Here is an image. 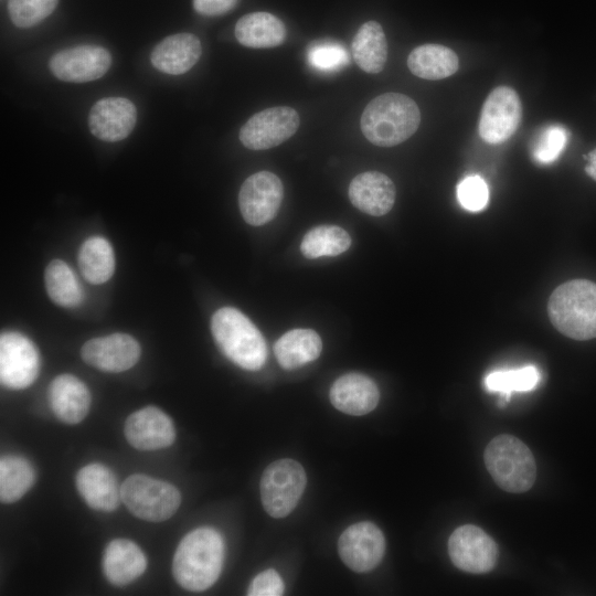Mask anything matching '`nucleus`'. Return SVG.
<instances>
[{
	"mask_svg": "<svg viewBox=\"0 0 596 596\" xmlns=\"http://www.w3.org/2000/svg\"><path fill=\"white\" fill-rule=\"evenodd\" d=\"M47 394L54 415L65 424H78L89 411L91 393L85 383L72 374L56 376L51 382Z\"/></svg>",
	"mask_w": 596,
	"mask_h": 596,
	"instance_id": "aec40b11",
	"label": "nucleus"
},
{
	"mask_svg": "<svg viewBox=\"0 0 596 596\" xmlns=\"http://www.w3.org/2000/svg\"><path fill=\"white\" fill-rule=\"evenodd\" d=\"M421 124L417 104L401 93H384L364 108L360 127L373 145L393 147L412 137Z\"/></svg>",
	"mask_w": 596,
	"mask_h": 596,
	"instance_id": "f03ea898",
	"label": "nucleus"
},
{
	"mask_svg": "<svg viewBox=\"0 0 596 596\" xmlns=\"http://www.w3.org/2000/svg\"><path fill=\"white\" fill-rule=\"evenodd\" d=\"M585 171L592 179L596 181V149L588 153Z\"/></svg>",
	"mask_w": 596,
	"mask_h": 596,
	"instance_id": "58836bf2",
	"label": "nucleus"
},
{
	"mask_svg": "<svg viewBox=\"0 0 596 596\" xmlns=\"http://www.w3.org/2000/svg\"><path fill=\"white\" fill-rule=\"evenodd\" d=\"M338 551L343 563L353 572H369L382 561L385 552V539L374 523L358 522L350 525L340 535Z\"/></svg>",
	"mask_w": 596,
	"mask_h": 596,
	"instance_id": "ddd939ff",
	"label": "nucleus"
},
{
	"mask_svg": "<svg viewBox=\"0 0 596 596\" xmlns=\"http://www.w3.org/2000/svg\"><path fill=\"white\" fill-rule=\"evenodd\" d=\"M448 553L459 570L481 574L494 567L499 552L496 542L482 529L466 524L449 536Z\"/></svg>",
	"mask_w": 596,
	"mask_h": 596,
	"instance_id": "f8f14e48",
	"label": "nucleus"
},
{
	"mask_svg": "<svg viewBox=\"0 0 596 596\" xmlns=\"http://www.w3.org/2000/svg\"><path fill=\"white\" fill-rule=\"evenodd\" d=\"M485 464L494 482L508 492H525L536 478V465L531 450L509 434L499 435L488 444Z\"/></svg>",
	"mask_w": 596,
	"mask_h": 596,
	"instance_id": "39448f33",
	"label": "nucleus"
},
{
	"mask_svg": "<svg viewBox=\"0 0 596 596\" xmlns=\"http://www.w3.org/2000/svg\"><path fill=\"white\" fill-rule=\"evenodd\" d=\"M224 553V541L216 530L202 526L189 532L173 556L174 579L191 592L207 589L221 574Z\"/></svg>",
	"mask_w": 596,
	"mask_h": 596,
	"instance_id": "f257e3e1",
	"label": "nucleus"
},
{
	"mask_svg": "<svg viewBox=\"0 0 596 596\" xmlns=\"http://www.w3.org/2000/svg\"><path fill=\"white\" fill-rule=\"evenodd\" d=\"M202 53L201 42L192 33H177L161 40L152 50V65L169 75H181L191 70Z\"/></svg>",
	"mask_w": 596,
	"mask_h": 596,
	"instance_id": "4be33fe9",
	"label": "nucleus"
},
{
	"mask_svg": "<svg viewBox=\"0 0 596 596\" xmlns=\"http://www.w3.org/2000/svg\"><path fill=\"white\" fill-rule=\"evenodd\" d=\"M121 501L137 518L161 522L179 509L181 494L171 483L147 475H131L120 486Z\"/></svg>",
	"mask_w": 596,
	"mask_h": 596,
	"instance_id": "423d86ee",
	"label": "nucleus"
},
{
	"mask_svg": "<svg viewBox=\"0 0 596 596\" xmlns=\"http://www.w3.org/2000/svg\"><path fill=\"white\" fill-rule=\"evenodd\" d=\"M351 51L362 71L380 73L387 60V42L381 24L376 21L364 22L353 38Z\"/></svg>",
	"mask_w": 596,
	"mask_h": 596,
	"instance_id": "bb28decb",
	"label": "nucleus"
},
{
	"mask_svg": "<svg viewBox=\"0 0 596 596\" xmlns=\"http://www.w3.org/2000/svg\"><path fill=\"white\" fill-rule=\"evenodd\" d=\"M285 585L280 575L268 568L254 577L248 586L249 596H279L284 594Z\"/></svg>",
	"mask_w": 596,
	"mask_h": 596,
	"instance_id": "e433bc0d",
	"label": "nucleus"
},
{
	"mask_svg": "<svg viewBox=\"0 0 596 596\" xmlns=\"http://www.w3.org/2000/svg\"><path fill=\"white\" fill-rule=\"evenodd\" d=\"M552 324L574 340L596 338V284L574 279L554 289L547 302Z\"/></svg>",
	"mask_w": 596,
	"mask_h": 596,
	"instance_id": "7ed1b4c3",
	"label": "nucleus"
},
{
	"mask_svg": "<svg viewBox=\"0 0 596 596\" xmlns=\"http://www.w3.org/2000/svg\"><path fill=\"white\" fill-rule=\"evenodd\" d=\"M237 0H193L194 10L207 17H215L232 10Z\"/></svg>",
	"mask_w": 596,
	"mask_h": 596,
	"instance_id": "4c0bfd02",
	"label": "nucleus"
},
{
	"mask_svg": "<svg viewBox=\"0 0 596 596\" xmlns=\"http://www.w3.org/2000/svg\"><path fill=\"white\" fill-rule=\"evenodd\" d=\"M567 134L562 126H550L540 136L534 147V158L540 163L555 161L565 148Z\"/></svg>",
	"mask_w": 596,
	"mask_h": 596,
	"instance_id": "f704fd0d",
	"label": "nucleus"
},
{
	"mask_svg": "<svg viewBox=\"0 0 596 596\" xmlns=\"http://www.w3.org/2000/svg\"><path fill=\"white\" fill-rule=\"evenodd\" d=\"M76 488L94 510L111 512L121 500L120 487L114 472L102 464H89L76 475Z\"/></svg>",
	"mask_w": 596,
	"mask_h": 596,
	"instance_id": "412c9836",
	"label": "nucleus"
},
{
	"mask_svg": "<svg viewBox=\"0 0 596 596\" xmlns=\"http://www.w3.org/2000/svg\"><path fill=\"white\" fill-rule=\"evenodd\" d=\"M137 121L135 105L124 97H106L92 107L88 116L91 132L98 139L115 142L125 139Z\"/></svg>",
	"mask_w": 596,
	"mask_h": 596,
	"instance_id": "f3484780",
	"label": "nucleus"
},
{
	"mask_svg": "<svg viewBox=\"0 0 596 596\" xmlns=\"http://www.w3.org/2000/svg\"><path fill=\"white\" fill-rule=\"evenodd\" d=\"M284 187L273 172L259 171L249 175L238 193L240 211L246 223L260 226L272 221L281 204Z\"/></svg>",
	"mask_w": 596,
	"mask_h": 596,
	"instance_id": "9d476101",
	"label": "nucleus"
},
{
	"mask_svg": "<svg viewBox=\"0 0 596 596\" xmlns=\"http://www.w3.org/2000/svg\"><path fill=\"white\" fill-rule=\"evenodd\" d=\"M409 71L417 77L437 81L455 74L459 67L457 54L440 44H423L407 57Z\"/></svg>",
	"mask_w": 596,
	"mask_h": 596,
	"instance_id": "a878e982",
	"label": "nucleus"
},
{
	"mask_svg": "<svg viewBox=\"0 0 596 596\" xmlns=\"http://www.w3.org/2000/svg\"><path fill=\"white\" fill-rule=\"evenodd\" d=\"M541 380L540 371L534 365L512 370H500L489 373L485 385L490 392H499L507 397L512 392H529L534 390Z\"/></svg>",
	"mask_w": 596,
	"mask_h": 596,
	"instance_id": "2f4dec72",
	"label": "nucleus"
},
{
	"mask_svg": "<svg viewBox=\"0 0 596 596\" xmlns=\"http://www.w3.org/2000/svg\"><path fill=\"white\" fill-rule=\"evenodd\" d=\"M299 127L298 113L287 106L266 108L253 115L241 128L240 140L252 150H265L289 139Z\"/></svg>",
	"mask_w": 596,
	"mask_h": 596,
	"instance_id": "1a4fd4ad",
	"label": "nucleus"
},
{
	"mask_svg": "<svg viewBox=\"0 0 596 596\" xmlns=\"http://www.w3.org/2000/svg\"><path fill=\"white\" fill-rule=\"evenodd\" d=\"M349 199L361 212L382 216L395 202V185L384 173L368 171L355 175L349 185Z\"/></svg>",
	"mask_w": 596,
	"mask_h": 596,
	"instance_id": "6ab92c4d",
	"label": "nucleus"
},
{
	"mask_svg": "<svg viewBox=\"0 0 596 596\" xmlns=\"http://www.w3.org/2000/svg\"><path fill=\"white\" fill-rule=\"evenodd\" d=\"M78 266L92 284L106 283L115 270V255L110 243L102 236H91L78 251Z\"/></svg>",
	"mask_w": 596,
	"mask_h": 596,
	"instance_id": "cd10ccee",
	"label": "nucleus"
},
{
	"mask_svg": "<svg viewBox=\"0 0 596 596\" xmlns=\"http://www.w3.org/2000/svg\"><path fill=\"white\" fill-rule=\"evenodd\" d=\"M109 52L98 45H78L56 52L50 60L52 74L64 82L86 83L102 77L110 67Z\"/></svg>",
	"mask_w": 596,
	"mask_h": 596,
	"instance_id": "4468645a",
	"label": "nucleus"
},
{
	"mask_svg": "<svg viewBox=\"0 0 596 596\" xmlns=\"http://www.w3.org/2000/svg\"><path fill=\"white\" fill-rule=\"evenodd\" d=\"M102 567L109 583L125 586L143 574L147 568V558L132 541L115 539L105 547Z\"/></svg>",
	"mask_w": 596,
	"mask_h": 596,
	"instance_id": "5701e85b",
	"label": "nucleus"
},
{
	"mask_svg": "<svg viewBox=\"0 0 596 596\" xmlns=\"http://www.w3.org/2000/svg\"><path fill=\"white\" fill-rule=\"evenodd\" d=\"M522 106L518 93L509 86L496 87L482 105L479 135L488 143L508 140L518 129Z\"/></svg>",
	"mask_w": 596,
	"mask_h": 596,
	"instance_id": "9b49d317",
	"label": "nucleus"
},
{
	"mask_svg": "<svg viewBox=\"0 0 596 596\" xmlns=\"http://www.w3.org/2000/svg\"><path fill=\"white\" fill-rule=\"evenodd\" d=\"M45 288L53 302L61 307H77L83 300L81 284L71 267L61 259L49 263L44 274Z\"/></svg>",
	"mask_w": 596,
	"mask_h": 596,
	"instance_id": "c85d7f7f",
	"label": "nucleus"
},
{
	"mask_svg": "<svg viewBox=\"0 0 596 596\" xmlns=\"http://www.w3.org/2000/svg\"><path fill=\"white\" fill-rule=\"evenodd\" d=\"M40 372V355L33 342L22 333L6 331L0 336V381L11 390L30 386Z\"/></svg>",
	"mask_w": 596,
	"mask_h": 596,
	"instance_id": "6e6552de",
	"label": "nucleus"
},
{
	"mask_svg": "<svg viewBox=\"0 0 596 596\" xmlns=\"http://www.w3.org/2000/svg\"><path fill=\"white\" fill-rule=\"evenodd\" d=\"M211 331L222 353L240 368L257 371L265 364V339L240 310L232 307L216 310L211 318Z\"/></svg>",
	"mask_w": 596,
	"mask_h": 596,
	"instance_id": "20e7f679",
	"label": "nucleus"
},
{
	"mask_svg": "<svg viewBox=\"0 0 596 596\" xmlns=\"http://www.w3.org/2000/svg\"><path fill=\"white\" fill-rule=\"evenodd\" d=\"M351 245L348 232L337 225H319L309 230L300 244V251L306 258L313 259L322 256H337Z\"/></svg>",
	"mask_w": 596,
	"mask_h": 596,
	"instance_id": "7c9ffc66",
	"label": "nucleus"
},
{
	"mask_svg": "<svg viewBox=\"0 0 596 596\" xmlns=\"http://www.w3.org/2000/svg\"><path fill=\"white\" fill-rule=\"evenodd\" d=\"M58 0H8L11 21L19 28H31L47 18Z\"/></svg>",
	"mask_w": 596,
	"mask_h": 596,
	"instance_id": "473e14b6",
	"label": "nucleus"
},
{
	"mask_svg": "<svg viewBox=\"0 0 596 596\" xmlns=\"http://www.w3.org/2000/svg\"><path fill=\"white\" fill-rule=\"evenodd\" d=\"M330 402L340 412L361 416L372 412L380 400L375 382L361 373L338 377L330 389Z\"/></svg>",
	"mask_w": 596,
	"mask_h": 596,
	"instance_id": "a211bd4d",
	"label": "nucleus"
},
{
	"mask_svg": "<svg viewBox=\"0 0 596 596\" xmlns=\"http://www.w3.org/2000/svg\"><path fill=\"white\" fill-rule=\"evenodd\" d=\"M307 61L316 70L333 72L349 64V54L339 43L322 42L308 50Z\"/></svg>",
	"mask_w": 596,
	"mask_h": 596,
	"instance_id": "72a5a7b5",
	"label": "nucleus"
},
{
	"mask_svg": "<svg viewBox=\"0 0 596 596\" xmlns=\"http://www.w3.org/2000/svg\"><path fill=\"white\" fill-rule=\"evenodd\" d=\"M307 483L304 467L290 458L272 462L260 479V499L275 519L287 517L297 505Z\"/></svg>",
	"mask_w": 596,
	"mask_h": 596,
	"instance_id": "0eeeda50",
	"label": "nucleus"
},
{
	"mask_svg": "<svg viewBox=\"0 0 596 596\" xmlns=\"http://www.w3.org/2000/svg\"><path fill=\"white\" fill-rule=\"evenodd\" d=\"M140 353L138 341L121 332L91 339L81 350L82 359L86 364L111 373L132 368L138 362Z\"/></svg>",
	"mask_w": 596,
	"mask_h": 596,
	"instance_id": "2eb2a0df",
	"label": "nucleus"
},
{
	"mask_svg": "<svg viewBox=\"0 0 596 596\" xmlns=\"http://www.w3.org/2000/svg\"><path fill=\"white\" fill-rule=\"evenodd\" d=\"M124 432L127 441L139 450L167 448L175 438L173 422L156 406H146L129 415Z\"/></svg>",
	"mask_w": 596,
	"mask_h": 596,
	"instance_id": "dca6fc26",
	"label": "nucleus"
},
{
	"mask_svg": "<svg viewBox=\"0 0 596 596\" xmlns=\"http://www.w3.org/2000/svg\"><path fill=\"white\" fill-rule=\"evenodd\" d=\"M322 350L319 334L311 329H294L284 333L274 345L277 362L292 370L316 360Z\"/></svg>",
	"mask_w": 596,
	"mask_h": 596,
	"instance_id": "393cba45",
	"label": "nucleus"
},
{
	"mask_svg": "<svg viewBox=\"0 0 596 596\" xmlns=\"http://www.w3.org/2000/svg\"><path fill=\"white\" fill-rule=\"evenodd\" d=\"M235 38L244 46L269 49L280 45L286 39V26L276 15L268 12H252L243 15L235 24Z\"/></svg>",
	"mask_w": 596,
	"mask_h": 596,
	"instance_id": "b1692460",
	"label": "nucleus"
},
{
	"mask_svg": "<svg viewBox=\"0 0 596 596\" xmlns=\"http://www.w3.org/2000/svg\"><path fill=\"white\" fill-rule=\"evenodd\" d=\"M35 472L28 459L6 455L0 459V499L11 503L21 499L33 486Z\"/></svg>",
	"mask_w": 596,
	"mask_h": 596,
	"instance_id": "c756f323",
	"label": "nucleus"
},
{
	"mask_svg": "<svg viewBox=\"0 0 596 596\" xmlns=\"http://www.w3.org/2000/svg\"><path fill=\"white\" fill-rule=\"evenodd\" d=\"M457 198L464 209L481 211L488 203V187L478 175L467 177L457 187Z\"/></svg>",
	"mask_w": 596,
	"mask_h": 596,
	"instance_id": "c9c22d12",
	"label": "nucleus"
}]
</instances>
